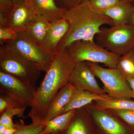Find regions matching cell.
Returning a JSON list of instances; mask_svg holds the SVG:
<instances>
[{
  "label": "cell",
  "mask_w": 134,
  "mask_h": 134,
  "mask_svg": "<svg viewBox=\"0 0 134 134\" xmlns=\"http://www.w3.org/2000/svg\"><path fill=\"white\" fill-rule=\"evenodd\" d=\"M84 107L77 109L74 117L65 130L55 134H90Z\"/></svg>",
  "instance_id": "d6986e66"
},
{
  "label": "cell",
  "mask_w": 134,
  "mask_h": 134,
  "mask_svg": "<svg viewBox=\"0 0 134 134\" xmlns=\"http://www.w3.org/2000/svg\"><path fill=\"white\" fill-rule=\"evenodd\" d=\"M26 108L25 107H16L8 109L0 115V125H3L7 128L15 127L16 124L13 122V117L17 116L25 118L24 112Z\"/></svg>",
  "instance_id": "7402d4cb"
},
{
  "label": "cell",
  "mask_w": 134,
  "mask_h": 134,
  "mask_svg": "<svg viewBox=\"0 0 134 134\" xmlns=\"http://www.w3.org/2000/svg\"><path fill=\"white\" fill-rule=\"evenodd\" d=\"M0 68L35 87L42 71L35 63L4 45L0 47Z\"/></svg>",
  "instance_id": "3957f363"
},
{
  "label": "cell",
  "mask_w": 134,
  "mask_h": 134,
  "mask_svg": "<svg viewBox=\"0 0 134 134\" xmlns=\"http://www.w3.org/2000/svg\"><path fill=\"white\" fill-rule=\"evenodd\" d=\"M94 106L100 110L108 111L127 110L134 111V100L129 99H114L95 100Z\"/></svg>",
  "instance_id": "ffe728a7"
},
{
  "label": "cell",
  "mask_w": 134,
  "mask_h": 134,
  "mask_svg": "<svg viewBox=\"0 0 134 134\" xmlns=\"http://www.w3.org/2000/svg\"><path fill=\"white\" fill-rule=\"evenodd\" d=\"M35 14L50 23L63 18L67 10L60 8L55 0H27Z\"/></svg>",
  "instance_id": "7c38bea8"
},
{
  "label": "cell",
  "mask_w": 134,
  "mask_h": 134,
  "mask_svg": "<svg viewBox=\"0 0 134 134\" xmlns=\"http://www.w3.org/2000/svg\"><path fill=\"white\" fill-rule=\"evenodd\" d=\"M66 48L76 62L102 63L111 68H116L120 57L99 45L94 40L75 41Z\"/></svg>",
  "instance_id": "5b68a950"
},
{
  "label": "cell",
  "mask_w": 134,
  "mask_h": 134,
  "mask_svg": "<svg viewBox=\"0 0 134 134\" xmlns=\"http://www.w3.org/2000/svg\"><path fill=\"white\" fill-rule=\"evenodd\" d=\"M35 15L28 1L15 4L12 12L6 18L5 26L17 33L25 32L29 23Z\"/></svg>",
  "instance_id": "8fae6325"
},
{
  "label": "cell",
  "mask_w": 134,
  "mask_h": 134,
  "mask_svg": "<svg viewBox=\"0 0 134 134\" xmlns=\"http://www.w3.org/2000/svg\"><path fill=\"white\" fill-rule=\"evenodd\" d=\"M15 4L12 0H0V25L5 26V19L12 12Z\"/></svg>",
  "instance_id": "cb8c5ba5"
},
{
  "label": "cell",
  "mask_w": 134,
  "mask_h": 134,
  "mask_svg": "<svg viewBox=\"0 0 134 134\" xmlns=\"http://www.w3.org/2000/svg\"><path fill=\"white\" fill-rule=\"evenodd\" d=\"M133 9L132 2L121 1L111 7L100 12L110 18L114 25L129 24Z\"/></svg>",
  "instance_id": "2e32d148"
},
{
  "label": "cell",
  "mask_w": 134,
  "mask_h": 134,
  "mask_svg": "<svg viewBox=\"0 0 134 134\" xmlns=\"http://www.w3.org/2000/svg\"><path fill=\"white\" fill-rule=\"evenodd\" d=\"M86 62L103 83V89L107 95L113 98H132L128 82L117 68H106L97 63Z\"/></svg>",
  "instance_id": "52a82bcc"
},
{
  "label": "cell",
  "mask_w": 134,
  "mask_h": 134,
  "mask_svg": "<svg viewBox=\"0 0 134 134\" xmlns=\"http://www.w3.org/2000/svg\"><path fill=\"white\" fill-rule=\"evenodd\" d=\"M131 91V98L134 99V77L129 78L127 79Z\"/></svg>",
  "instance_id": "f546056e"
},
{
  "label": "cell",
  "mask_w": 134,
  "mask_h": 134,
  "mask_svg": "<svg viewBox=\"0 0 134 134\" xmlns=\"http://www.w3.org/2000/svg\"><path fill=\"white\" fill-rule=\"evenodd\" d=\"M50 24V22L45 18L36 15L29 23L25 32L42 46Z\"/></svg>",
  "instance_id": "e0dca14e"
},
{
  "label": "cell",
  "mask_w": 134,
  "mask_h": 134,
  "mask_svg": "<svg viewBox=\"0 0 134 134\" xmlns=\"http://www.w3.org/2000/svg\"><path fill=\"white\" fill-rule=\"evenodd\" d=\"M16 128H7L1 134H14L16 131Z\"/></svg>",
  "instance_id": "4dcf8cb0"
},
{
  "label": "cell",
  "mask_w": 134,
  "mask_h": 134,
  "mask_svg": "<svg viewBox=\"0 0 134 134\" xmlns=\"http://www.w3.org/2000/svg\"><path fill=\"white\" fill-rule=\"evenodd\" d=\"M116 68L126 79L134 77V50L120 56Z\"/></svg>",
  "instance_id": "44dd1931"
},
{
  "label": "cell",
  "mask_w": 134,
  "mask_h": 134,
  "mask_svg": "<svg viewBox=\"0 0 134 134\" xmlns=\"http://www.w3.org/2000/svg\"><path fill=\"white\" fill-rule=\"evenodd\" d=\"M3 45L16 51L33 62L43 72L47 71L55 54L44 49L25 32L18 33L15 39L7 41Z\"/></svg>",
  "instance_id": "8992f818"
},
{
  "label": "cell",
  "mask_w": 134,
  "mask_h": 134,
  "mask_svg": "<svg viewBox=\"0 0 134 134\" xmlns=\"http://www.w3.org/2000/svg\"><path fill=\"white\" fill-rule=\"evenodd\" d=\"M36 87L16 77L0 70V92L24 107H31L35 97Z\"/></svg>",
  "instance_id": "ba28073f"
},
{
  "label": "cell",
  "mask_w": 134,
  "mask_h": 134,
  "mask_svg": "<svg viewBox=\"0 0 134 134\" xmlns=\"http://www.w3.org/2000/svg\"><path fill=\"white\" fill-rule=\"evenodd\" d=\"M45 127V124L43 121H32L29 125H26L21 119L19 122L16 124L17 129L14 134H40Z\"/></svg>",
  "instance_id": "603a6c76"
},
{
  "label": "cell",
  "mask_w": 134,
  "mask_h": 134,
  "mask_svg": "<svg viewBox=\"0 0 134 134\" xmlns=\"http://www.w3.org/2000/svg\"><path fill=\"white\" fill-rule=\"evenodd\" d=\"M95 38L98 44L120 56L134 50V26L132 25L102 27Z\"/></svg>",
  "instance_id": "277c9868"
},
{
  "label": "cell",
  "mask_w": 134,
  "mask_h": 134,
  "mask_svg": "<svg viewBox=\"0 0 134 134\" xmlns=\"http://www.w3.org/2000/svg\"><path fill=\"white\" fill-rule=\"evenodd\" d=\"M16 107H24L16 102L12 98L6 96H0V115L9 108Z\"/></svg>",
  "instance_id": "4316f807"
},
{
  "label": "cell",
  "mask_w": 134,
  "mask_h": 134,
  "mask_svg": "<svg viewBox=\"0 0 134 134\" xmlns=\"http://www.w3.org/2000/svg\"><path fill=\"white\" fill-rule=\"evenodd\" d=\"M17 33L6 26H0V44L3 45L7 41L15 39Z\"/></svg>",
  "instance_id": "83f0119b"
},
{
  "label": "cell",
  "mask_w": 134,
  "mask_h": 134,
  "mask_svg": "<svg viewBox=\"0 0 134 134\" xmlns=\"http://www.w3.org/2000/svg\"><path fill=\"white\" fill-rule=\"evenodd\" d=\"M77 110H70L44 122L45 127L40 134H55L65 130L69 126Z\"/></svg>",
  "instance_id": "ac0fdd59"
},
{
  "label": "cell",
  "mask_w": 134,
  "mask_h": 134,
  "mask_svg": "<svg viewBox=\"0 0 134 134\" xmlns=\"http://www.w3.org/2000/svg\"><path fill=\"white\" fill-rule=\"evenodd\" d=\"M111 98H113L108 95H99L90 92L75 88L69 102L62 110L59 115L70 110L83 108L97 100H105Z\"/></svg>",
  "instance_id": "9a60e30c"
},
{
  "label": "cell",
  "mask_w": 134,
  "mask_h": 134,
  "mask_svg": "<svg viewBox=\"0 0 134 134\" xmlns=\"http://www.w3.org/2000/svg\"><path fill=\"white\" fill-rule=\"evenodd\" d=\"M12 1H13V2L15 4H16L23 2L27 1V0H12Z\"/></svg>",
  "instance_id": "836d02e7"
},
{
  "label": "cell",
  "mask_w": 134,
  "mask_h": 134,
  "mask_svg": "<svg viewBox=\"0 0 134 134\" xmlns=\"http://www.w3.org/2000/svg\"><path fill=\"white\" fill-rule=\"evenodd\" d=\"M94 9L100 12L110 8L121 1V0H88Z\"/></svg>",
  "instance_id": "d4e9b609"
},
{
  "label": "cell",
  "mask_w": 134,
  "mask_h": 134,
  "mask_svg": "<svg viewBox=\"0 0 134 134\" xmlns=\"http://www.w3.org/2000/svg\"><path fill=\"white\" fill-rule=\"evenodd\" d=\"M63 18L68 22L69 26L59 44L58 52L65 50L75 41L94 40L102 26L114 25L113 22L110 18L94 9L88 0L67 10Z\"/></svg>",
  "instance_id": "7a4b0ae2"
},
{
  "label": "cell",
  "mask_w": 134,
  "mask_h": 134,
  "mask_svg": "<svg viewBox=\"0 0 134 134\" xmlns=\"http://www.w3.org/2000/svg\"><path fill=\"white\" fill-rule=\"evenodd\" d=\"M76 62L67 48L55 54L46 72L27 117L32 121H42L49 103L62 88L69 83Z\"/></svg>",
  "instance_id": "6da1fadb"
},
{
  "label": "cell",
  "mask_w": 134,
  "mask_h": 134,
  "mask_svg": "<svg viewBox=\"0 0 134 134\" xmlns=\"http://www.w3.org/2000/svg\"><path fill=\"white\" fill-rule=\"evenodd\" d=\"M132 3L133 4V9L129 24L132 25L134 26V0H132Z\"/></svg>",
  "instance_id": "1f68e13d"
},
{
  "label": "cell",
  "mask_w": 134,
  "mask_h": 134,
  "mask_svg": "<svg viewBox=\"0 0 134 134\" xmlns=\"http://www.w3.org/2000/svg\"><path fill=\"white\" fill-rule=\"evenodd\" d=\"M128 125L134 127V111L127 110H110Z\"/></svg>",
  "instance_id": "484cf974"
},
{
  "label": "cell",
  "mask_w": 134,
  "mask_h": 134,
  "mask_svg": "<svg viewBox=\"0 0 134 134\" xmlns=\"http://www.w3.org/2000/svg\"><path fill=\"white\" fill-rule=\"evenodd\" d=\"M86 0H55L57 5L60 8L68 10L74 7Z\"/></svg>",
  "instance_id": "f1b7e54d"
},
{
  "label": "cell",
  "mask_w": 134,
  "mask_h": 134,
  "mask_svg": "<svg viewBox=\"0 0 134 134\" xmlns=\"http://www.w3.org/2000/svg\"><path fill=\"white\" fill-rule=\"evenodd\" d=\"M7 128V127H5V126L2 125H0V134L2 133Z\"/></svg>",
  "instance_id": "d6a6232c"
},
{
  "label": "cell",
  "mask_w": 134,
  "mask_h": 134,
  "mask_svg": "<svg viewBox=\"0 0 134 134\" xmlns=\"http://www.w3.org/2000/svg\"><path fill=\"white\" fill-rule=\"evenodd\" d=\"M86 62H76L69 83L77 90L86 91L100 95H107L96 80Z\"/></svg>",
  "instance_id": "9c48e42d"
},
{
  "label": "cell",
  "mask_w": 134,
  "mask_h": 134,
  "mask_svg": "<svg viewBox=\"0 0 134 134\" xmlns=\"http://www.w3.org/2000/svg\"><path fill=\"white\" fill-rule=\"evenodd\" d=\"M84 108L104 134H130L126 127L107 111L90 105Z\"/></svg>",
  "instance_id": "30bf717a"
},
{
  "label": "cell",
  "mask_w": 134,
  "mask_h": 134,
  "mask_svg": "<svg viewBox=\"0 0 134 134\" xmlns=\"http://www.w3.org/2000/svg\"><path fill=\"white\" fill-rule=\"evenodd\" d=\"M121 1L125 2H132V0H121Z\"/></svg>",
  "instance_id": "e575fe53"
},
{
  "label": "cell",
  "mask_w": 134,
  "mask_h": 134,
  "mask_svg": "<svg viewBox=\"0 0 134 134\" xmlns=\"http://www.w3.org/2000/svg\"></svg>",
  "instance_id": "d590c367"
},
{
  "label": "cell",
  "mask_w": 134,
  "mask_h": 134,
  "mask_svg": "<svg viewBox=\"0 0 134 134\" xmlns=\"http://www.w3.org/2000/svg\"><path fill=\"white\" fill-rule=\"evenodd\" d=\"M69 26L68 22L63 18L50 23L42 47L49 52L57 53L59 44L66 34Z\"/></svg>",
  "instance_id": "4fadbf2b"
},
{
  "label": "cell",
  "mask_w": 134,
  "mask_h": 134,
  "mask_svg": "<svg viewBox=\"0 0 134 134\" xmlns=\"http://www.w3.org/2000/svg\"><path fill=\"white\" fill-rule=\"evenodd\" d=\"M75 89L69 83L61 89L49 103L42 121L47 122L59 116L62 110L69 102Z\"/></svg>",
  "instance_id": "5bb4252c"
}]
</instances>
